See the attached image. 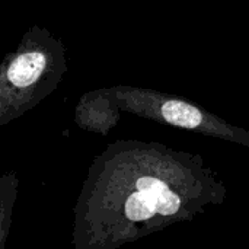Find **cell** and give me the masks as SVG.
Returning <instances> with one entry per match:
<instances>
[{
  "mask_svg": "<svg viewBox=\"0 0 249 249\" xmlns=\"http://www.w3.org/2000/svg\"><path fill=\"white\" fill-rule=\"evenodd\" d=\"M120 98L128 111L150 121L249 147V130L231 124L182 96L147 88H128Z\"/></svg>",
  "mask_w": 249,
  "mask_h": 249,
  "instance_id": "obj_1",
  "label": "cell"
},
{
  "mask_svg": "<svg viewBox=\"0 0 249 249\" xmlns=\"http://www.w3.org/2000/svg\"><path fill=\"white\" fill-rule=\"evenodd\" d=\"M45 57L41 53H26L19 55L9 67L7 76L15 86L32 85L44 71Z\"/></svg>",
  "mask_w": 249,
  "mask_h": 249,
  "instance_id": "obj_2",
  "label": "cell"
}]
</instances>
